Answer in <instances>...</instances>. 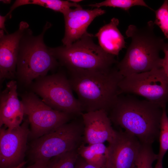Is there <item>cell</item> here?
Wrapping results in <instances>:
<instances>
[{"label":"cell","instance_id":"cell-12","mask_svg":"<svg viewBox=\"0 0 168 168\" xmlns=\"http://www.w3.org/2000/svg\"><path fill=\"white\" fill-rule=\"evenodd\" d=\"M29 25L21 21L18 29L11 34H4L0 30V79L13 80L16 77V68L21 40Z\"/></svg>","mask_w":168,"mask_h":168},{"label":"cell","instance_id":"cell-8","mask_svg":"<svg viewBox=\"0 0 168 168\" xmlns=\"http://www.w3.org/2000/svg\"><path fill=\"white\" fill-rule=\"evenodd\" d=\"M119 88L120 94L140 96L162 107L168 101V78L162 68L123 77Z\"/></svg>","mask_w":168,"mask_h":168},{"label":"cell","instance_id":"cell-5","mask_svg":"<svg viewBox=\"0 0 168 168\" xmlns=\"http://www.w3.org/2000/svg\"><path fill=\"white\" fill-rule=\"evenodd\" d=\"M93 37L87 32L70 45L49 49L59 64L69 72L111 69L118 62L115 56L107 53L94 43Z\"/></svg>","mask_w":168,"mask_h":168},{"label":"cell","instance_id":"cell-9","mask_svg":"<svg viewBox=\"0 0 168 168\" xmlns=\"http://www.w3.org/2000/svg\"><path fill=\"white\" fill-rule=\"evenodd\" d=\"M21 97L30 126V136L35 139L69 122L73 116L53 109L33 92L25 94Z\"/></svg>","mask_w":168,"mask_h":168},{"label":"cell","instance_id":"cell-24","mask_svg":"<svg viewBox=\"0 0 168 168\" xmlns=\"http://www.w3.org/2000/svg\"><path fill=\"white\" fill-rule=\"evenodd\" d=\"M75 168H97L86 162L79 156L76 161Z\"/></svg>","mask_w":168,"mask_h":168},{"label":"cell","instance_id":"cell-20","mask_svg":"<svg viewBox=\"0 0 168 168\" xmlns=\"http://www.w3.org/2000/svg\"><path fill=\"white\" fill-rule=\"evenodd\" d=\"M152 145L142 144L139 154L132 168H154L153 162L157 159V154L154 153Z\"/></svg>","mask_w":168,"mask_h":168},{"label":"cell","instance_id":"cell-13","mask_svg":"<svg viewBox=\"0 0 168 168\" xmlns=\"http://www.w3.org/2000/svg\"><path fill=\"white\" fill-rule=\"evenodd\" d=\"M84 131L83 143L88 145L111 142L115 138L117 131L111 125L108 114L104 110L82 113Z\"/></svg>","mask_w":168,"mask_h":168},{"label":"cell","instance_id":"cell-2","mask_svg":"<svg viewBox=\"0 0 168 168\" xmlns=\"http://www.w3.org/2000/svg\"><path fill=\"white\" fill-rule=\"evenodd\" d=\"M164 107L146 99L121 94L108 116L111 122L134 135L142 144L152 145L159 139Z\"/></svg>","mask_w":168,"mask_h":168},{"label":"cell","instance_id":"cell-11","mask_svg":"<svg viewBox=\"0 0 168 168\" xmlns=\"http://www.w3.org/2000/svg\"><path fill=\"white\" fill-rule=\"evenodd\" d=\"M142 144L133 134L117 131L116 136L107 147L106 168H132Z\"/></svg>","mask_w":168,"mask_h":168},{"label":"cell","instance_id":"cell-1","mask_svg":"<svg viewBox=\"0 0 168 168\" xmlns=\"http://www.w3.org/2000/svg\"><path fill=\"white\" fill-rule=\"evenodd\" d=\"M68 78L83 113L104 110L108 114L115 103L123 77L116 65L107 70L69 71Z\"/></svg>","mask_w":168,"mask_h":168},{"label":"cell","instance_id":"cell-4","mask_svg":"<svg viewBox=\"0 0 168 168\" xmlns=\"http://www.w3.org/2000/svg\"><path fill=\"white\" fill-rule=\"evenodd\" d=\"M50 26L47 22L42 33L37 36L27 29L21 40L16 77L25 85H31L34 80L46 76L59 65L44 41V35Z\"/></svg>","mask_w":168,"mask_h":168},{"label":"cell","instance_id":"cell-16","mask_svg":"<svg viewBox=\"0 0 168 168\" xmlns=\"http://www.w3.org/2000/svg\"><path fill=\"white\" fill-rule=\"evenodd\" d=\"M119 23L117 18H113L109 23L102 27L95 35L103 49L115 56L125 48L124 38L118 28Z\"/></svg>","mask_w":168,"mask_h":168},{"label":"cell","instance_id":"cell-10","mask_svg":"<svg viewBox=\"0 0 168 168\" xmlns=\"http://www.w3.org/2000/svg\"><path fill=\"white\" fill-rule=\"evenodd\" d=\"M27 119L19 126L0 130V166L2 168L17 166L24 161L30 134Z\"/></svg>","mask_w":168,"mask_h":168},{"label":"cell","instance_id":"cell-14","mask_svg":"<svg viewBox=\"0 0 168 168\" xmlns=\"http://www.w3.org/2000/svg\"><path fill=\"white\" fill-rule=\"evenodd\" d=\"M105 12L100 8L86 10L81 7L70 9L63 14L65 24L63 45H70L81 38L87 32V28L94 19Z\"/></svg>","mask_w":168,"mask_h":168},{"label":"cell","instance_id":"cell-19","mask_svg":"<svg viewBox=\"0 0 168 168\" xmlns=\"http://www.w3.org/2000/svg\"><path fill=\"white\" fill-rule=\"evenodd\" d=\"M159 140V150L157 161H162L165 155L168 150V117L166 106L163 108L160 120Z\"/></svg>","mask_w":168,"mask_h":168},{"label":"cell","instance_id":"cell-30","mask_svg":"<svg viewBox=\"0 0 168 168\" xmlns=\"http://www.w3.org/2000/svg\"><path fill=\"white\" fill-rule=\"evenodd\" d=\"M0 1L5 4H9L11 2V1L10 0H1Z\"/></svg>","mask_w":168,"mask_h":168},{"label":"cell","instance_id":"cell-27","mask_svg":"<svg viewBox=\"0 0 168 168\" xmlns=\"http://www.w3.org/2000/svg\"><path fill=\"white\" fill-rule=\"evenodd\" d=\"M7 17V15L5 16H0V29L7 33L5 25V22Z\"/></svg>","mask_w":168,"mask_h":168},{"label":"cell","instance_id":"cell-25","mask_svg":"<svg viewBox=\"0 0 168 168\" xmlns=\"http://www.w3.org/2000/svg\"><path fill=\"white\" fill-rule=\"evenodd\" d=\"M51 161L47 162L37 161L34 164L24 168H50Z\"/></svg>","mask_w":168,"mask_h":168},{"label":"cell","instance_id":"cell-18","mask_svg":"<svg viewBox=\"0 0 168 168\" xmlns=\"http://www.w3.org/2000/svg\"><path fill=\"white\" fill-rule=\"evenodd\" d=\"M33 4L37 5L59 12L64 14L70 9L71 7H80L81 6L77 3L68 1L60 0H16L10 8V11H13L21 6Z\"/></svg>","mask_w":168,"mask_h":168},{"label":"cell","instance_id":"cell-3","mask_svg":"<svg viewBox=\"0 0 168 168\" xmlns=\"http://www.w3.org/2000/svg\"><path fill=\"white\" fill-rule=\"evenodd\" d=\"M154 25L150 21L142 27L128 26L125 34L131 43L124 58L116 64L123 77L162 68L160 52L168 48V43L154 33Z\"/></svg>","mask_w":168,"mask_h":168},{"label":"cell","instance_id":"cell-23","mask_svg":"<svg viewBox=\"0 0 168 168\" xmlns=\"http://www.w3.org/2000/svg\"><path fill=\"white\" fill-rule=\"evenodd\" d=\"M154 12V24L160 28L166 38L168 39V0H165L161 6Z\"/></svg>","mask_w":168,"mask_h":168},{"label":"cell","instance_id":"cell-29","mask_svg":"<svg viewBox=\"0 0 168 168\" xmlns=\"http://www.w3.org/2000/svg\"><path fill=\"white\" fill-rule=\"evenodd\" d=\"M25 163L26 162L23 161V162L19 165L17 166L16 167H14V168H21L22 166L25 164Z\"/></svg>","mask_w":168,"mask_h":168},{"label":"cell","instance_id":"cell-6","mask_svg":"<svg viewBox=\"0 0 168 168\" xmlns=\"http://www.w3.org/2000/svg\"><path fill=\"white\" fill-rule=\"evenodd\" d=\"M82 118L60 126L36 139L31 146L30 154L34 162H47L51 158L77 149L83 143Z\"/></svg>","mask_w":168,"mask_h":168},{"label":"cell","instance_id":"cell-26","mask_svg":"<svg viewBox=\"0 0 168 168\" xmlns=\"http://www.w3.org/2000/svg\"><path fill=\"white\" fill-rule=\"evenodd\" d=\"M163 52L165 56L162 59L161 67L168 78V48L164 50Z\"/></svg>","mask_w":168,"mask_h":168},{"label":"cell","instance_id":"cell-21","mask_svg":"<svg viewBox=\"0 0 168 168\" xmlns=\"http://www.w3.org/2000/svg\"><path fill=\"white\" fill-rule=\"evenodd\" d=\"M89 6L97 8L103 6L118 7L127 11H128L130 8L133 6H140L147 7L154 11L143 0H106L100 2L91 4Z\"/></svg>","mask_w":168,"mask_h":168},{"label":"cell","instance_id":"cell-7","mask_svg":"<svg viewBox=\"0 0 168 168\" xmlns=\"http://www.w3.org/2000/svg\"><path fill=\"white\" fill-rule=\"evenodd\" d=\"M31 85L32 92L53 109L73 116H80L83 113L69 79L64 74L58 72L39 77Z\"/></svg>","mask_w":168,"mask_h":168},{"label":"cell","instance_id":"cell-31","mask_svg":"<svg viewBox=\"0 0 168 168\" xmlns=\"http://www.w3.org/2000/svg\"><path fill=\"white\" fill-rule=\"evenodd\" d=\"M70 1L71 2H72L74 3H77V2H80L82 1V0H70Z\"/></svg>","mask_w":168,"mask_h":168},{"label":"cell","instance_id":"cell-28","mask_svg":"<svg viewBox=\"0 0 168 168\" xmlns=\"http://www.w3.org/2000/svg\"><path fill=\"white\" fill-rule=\"evenodd\" d=\"M156 164L154 168H163L162 165V161H157Z\"/></svg>","mask_w":168,"mask_h":168},{"label":"cell","instance_id":"cell-17","mask_svg":"<svg viewBox=\"0 0 168 168\" xmlns=\"http://www.w3.org/2000/svg\"><path fill=\"white\" fill-rule=\"evenodd\" d=\"M77 151L79 156L89 164L97 168H106L108 149L104 143L87 146L82 143Z\"/></svg>","mask_w":168,"mask_h":168},{"label":"cell","instance_id":"cell-15","mask_svg":"<svg viewBox=\"0 0 168 168\" xmlns=\"http://www.w3.org/2000/svg\"><path fill=\"white\" fill-rule=\"evenodd\" d=\"M17 83L14 80L6 84L0 96V126L9 129L20 126L25 115L21 101L18 97Z\"/></svg>","mask_w":168,"mask_h":168},{"label":"cell","instance_id":"cell-22","mask_svg":"<svg viewBox=\"0 0 168 168\" xmlns=\"http://www.w3.org/2000/svg\"><path fill=\"white\" fill-rule=\"evenodd\" d=\"M77 149L54 157L51 161L50 168H75L79 156Z\"/></svg>","mask_w":168,"mask_h":168}]
</instances>
